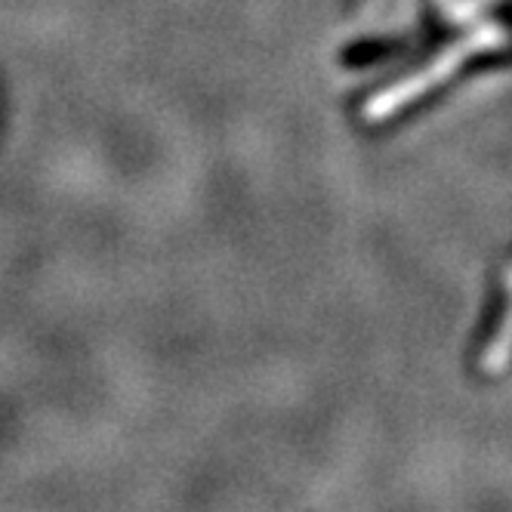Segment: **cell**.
<instances>
[{
    "label": "cell",
    "mask_w": 512,
    "mask_h": 512,
    "mask_svg": "<svg viewBox=\"0 0 512 512\" xmlns=\"http://www.w3.org/2000/svg\"><path fill=\"white\" fill-rule=\"evenodd\" d=\"M503 7L506 0H358L346 38L358 115L386 124L463 65L512 50Z\"/></svg>",
    "instance_id": "6da1fadb"
}]
</instances>
